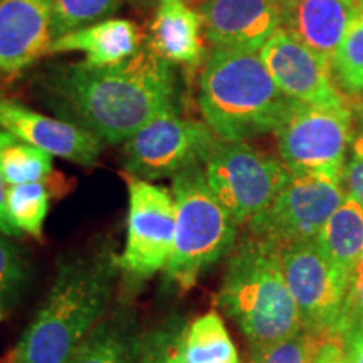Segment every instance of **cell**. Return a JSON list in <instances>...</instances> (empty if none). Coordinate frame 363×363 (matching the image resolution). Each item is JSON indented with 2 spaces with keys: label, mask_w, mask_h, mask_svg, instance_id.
Masks as SVG:
<instances>
[{
  "label": "cell",
  "mask_w": 363,
  "mask_h": 363,
  "mask_svg": "<svg viewBox=\"0 0 363 363\" xmlns=\"http://www.w3.org/2000/svg\"><path fill=\"white\" fill-rule=\"evenodd\" d=\"M175 199L174 247L163 267L167 286L185 293L201 276L235 246L238 224L208 187L203 167L184 170L172 179Z\"/></svg>",
  "instance_id": "cell-5"
},
{
  "label": "cell",
  "mask_w": 363,
  "mask_h": 363,
  "mask_svg": "<svg viewBox=\"0 0 363 363\" xmlns=\"http://www.w3.org/2000/svg\"><path fill=\"white\" fill-rule=\"evenodd\" d=\"M360 9L363 6L355 0H283L281 27L333 61L345 30Z\"/></svg>",
  "instance_id": "cell-16"
},
{
  "label": "cell",
  "mask_w": 363,
  "mask_h": 363,
  "mask_svg": "<svg viewBox=\"0 0 363 363\" xmlns=\"http://www.w3.org/2000/svg\"><path fill=\"white\" fill-rule=\"evenodd\" d=\"M0 2H2V0H0Z\"/></svg>",
  "instance_id": "cell-40"
},
{
  "label": "cell",
  "mask_w": 363,
  "mask_h": 363,
  "mask_svg": "<svg viewBox=\"0 0 363 363\" xmlns=\"http://www.w3.org/2000/svg\"><path fill=\"white\" fill-rule=\"evenodd\" d=\"M342 340L345 343V350H347L348 362L363 363V325L348 330L347 333L342 335Z\"/></svg>",
  "instance_id": "cell-33"
},
{
  "label": "cell",
  "mask_w": 363,
  "mask_h": 363,
  "mask_svg": "<svg viewBox=\"0 0 363 363\" xmlns=\"http://www.w3.org/2000/svg\"><path fill=\"white\" fill-rule=\"evenodd\" d=\"M16 140H17L16 136L0 128V150L6 148L7 145L13 143ZM6 194H7V185H6V180H4L2 170H0V233L9 235V238L12 239H22L24 238V233H22L21 229H17V227L13 225V222L11 220V217H9L7 206H6Z\"/></svg>",
  "instance_id": "cell-30"
},
{
  "label": "cell",
  "mask_w": 363,
  "mask_h": 363,
  "mask_svg": "<svg viewBox=\"0 0 363 363\" xmlns=\"http://www.w3.org/2000/svg\"><path fill=\"white\" fill-rule=\"evenodd\" d=\"M59 84L78 125L103 143H125L153 118L175 108L172 65L148 45L116 66L74 65Z\"/></svg>",
  "instance_id": "cell-1"
},
{
  "label": "cell",
  "mask_w": 363,
  "mask_h": 363,
  "mask_svg": "<svg viewBox=\"0 0 363 363\" xmlns=\"http://www.w3.org/2000/svg\"><path fill=\"white\" fill-rule=\"evenodd\" d=\"M140 33L128 19H104L81 29L71 30L54 39L48 54L83 52L84 66L108 67L133 56L140 51Z\"/></svg>",
  "instance_id": "cell-18"
},
{
  "label": "cell",
  "mask_w": 363,
  "mask_h": 363,
  "mask_svg": "<svg viewBox=\"0 0 363 363\" xmlns=\"http://www.w3.org/2000/svg\"><path fill=\"white\" fill-rule=\"evenodd\" d=\"M315 244L331 266L352 279L363 252V208L353 199H345L326 220Z\"/></svg>",
  "instance_id": "cell-20"
},
{
  "label": "cell",
  "mask_w": 363,
  "mask_h": 363,
  "mask_svg": "<svg viewBox=\"0 0 363 363\" xmlns=\"http://www.w3.org/2000/svg\"><path fill=\"white\" fill-rule=\"evenodd\" d=\"M281 266L303 328L325 338L335 335L352 279L325 259L315 240L284 249Z\"/></svg>",
  "instance_id": "cell-11"
},
{
  "label": "cell",
  "mask_w": 363,
  "mask_h": 363,
  "mask_svg": "<svg viewBox=\"0 0 363 363\" xmlns=\"http://www.w3.org/2000/svg\"><path fill=\"white\" fill-rule=\"evenodd\" d=\"M345 201L342 185L320 177L289 174L278 197L247 224V234L276 251L313 242Z\"/></svg>",
  "instance_id": "cell-9"
},
{
  "label": "cell",
  "mask_w": 363,
  "mask_h": 363,
  "mask_svg": "<svg viewBox=\"0 0 363 363\" xmlns=\"http://www.w3.org/2000/svg\"><path fill=\"white\" fill-rule=\"evenodd\" d=\"M52 39V0H2L0 79L13 78L48 54Z\"/></svg>",
  "instance_id": "cell-15"
},
{
  "label": "cell",
  "mask_w": 363,
  "mask_h": 363,
  "mask_svg": "<svg viewBox=\"0 0 363 363\" xmlns=\"http://www.w3.org/2000/svg\"><path fill=\"white\" fill-rule=\"evenodd\" d=\"M120 274L110 249L78 254L59 262L48 296L13 348V363H66L106 318Z\"/></svg>",
  "instance_id": "cell-2"
},
{
  "label": "cell",
  "mask_w": 363,
  "mask_h": 363,
  "mask_svg": "<svg viewBox=\"0 0 363 363\" xmlns=\"http://www.w3.org/2000/svg\"><path fill=\"white\" fill-rule=\"evenodd\" d=\"M185 363H240L238 348L217 311L199 316L185 330Z\"/></svg>",
  "instance_id": "cell-21"
},
{
  "label": "cell",
  "mask_w": 363,
  "mask_h": 363,
  "mask_svg": "<svg viewBox=\"0 0 363 363\" xmlns=\"http://www.w3.org/2000/svg\"><path fill=\"white\" fill-rule=\"evenodd\" d=\"M217 303L235 321L252 350L303 330L281 252L249 234L229 254Z\"/></svg>",
  "instance_id": "cell-4"
},
{
  "label": "cell",
  "mask_w": 363,
  "mask_h": 363,
  "mask_svg": "<svg viewBox=\"0 0 363 363\" xmlns=\"http://www.w3.org/2000/svg\"><path fill=\"white\" fill-rule=\"evenodd\" d=\"M49 201H51V192H49L45 182L7 187L6 206L9 217L17 229L35 239H43Z\"/></svg>",
  "instance_id": "cell-22"
},
{
  "label": "cell",
  "mask_w": 363,
  "mask_h": 363,
  "mask_svg": "<svg viewBox=\"0 0 363 363\" xmlns=\"http://www.w3.org/2000/svg\"><path fill=\"white\" fill-rule=\"evenodd\" d=\"M219 140L206 121L182 118L172 108L126 140L121 148L123 167L126 174L142 180L174 179L203 165Z\"/></svg>",
  "instance_id": "cell-8"
},
{
  "label": "cell",
  "mask_w": 363,
  "mask_h": 363,
  "mask_svg": "<svg viewBox=\"0 0 363 363\" xmlns=\"http://www.w3.org/2000/svg\"><path fill=\"white\" fill-rule=\"evenodd\" d=\"M360 272H363V252H362L360 259H358V264H357V267H355V272H353V276L360 274ZM353 276H352V278H353Z\"/></svg>",
  "instance_id": "cell-36"
},
{
  "label": "cell",
  "mask_w": 363,
  "mask_h": 363,
  "mask_svg": "<svg viewBox=\"0 0 363 363\" xmlns=\"http://www.w3.org/2000/svg\"><path fill=\"white\" fill-rule=\"evenodd\" d=\"M52 155L21 140L0 150V170L7 187L45 182L52 175Z\"/></svg>",
  "instance_id": "cell-23"
},
{
  "label": "cell",
  "mask_w": 363,
  "mask_h": 363,
  "mask_svg": "<svg viewBox=\"0 0 363 363\" xmlns=\"http://www.w3.org/2000/svg\"><path fill=\"white\" fill-rule=\"evenodd\" d=\"M30 281V266L24 249L0 233V308L19 301Z\"/></svg>",
  "instance_id": "cell-26"
},
{
  "label": "cell",
  "mask_w": 363,
  "mask_h": 363,
  "mask_svg": "<svg viewBox=\"0 0 363 363\" xmlns=\"http://www.w3.org/2000/svg\"><path fill=\"white\" fill-rule=\"evenodd\" d=\"M140 338L126 313H113L89 331L66 363H140Z\"/></svg>",
  "instance_id": "cell-19"
},
{
  "label": "cell",
  "mask_w": 363,
  "mask_h": 363,
  "mask_svg": "<svg viewBox=\"0 0 363 363\" xmlns=\"http://www.w3.org/2000/svg\"><path fill=\"white\" fill-rule=\"evenodd\" d=\"M203 39L201 12L182 0H160L147 44L158 57L170 65H201Z\"/></svg>",
  "instance_id": "cell-17"
},
{
  "label": "cell",
  "mask_w": 363,
  "mask_h": 363,
  "mask_svg": "<svg viewBox=\"0 0 363 363\" xmlns=\"http://www.w3.org/2000/svg\"><path fill=\"white\" fill-rule=\"evenodd\" d=\"M0 321H2V308H0Z\"/></svg>",
  "instance_id": "cell-39"
},
{
  "label": "cell",
  "mask_w": 363,
  "mask_h": 363,
  "mask_svg": "<svg viewBox=\"0 0 363 363\" xmlns=\"http://www.w3.org/2000/svg\"><path fill=\"white\" fill-rule=\"evenodd\" d=\"M333 69L345 89L350 93L363 91V9L353 16L345 30L333 56Z\"/></svg>",
  "instance_id": "cell-24"
},
{
  "label": "cell",
  "mask_w": 363,
  "mask_h": 363,
  "mask_svg": "<svg viewBox=\"0 0 363 363\" xmlns=\"http://www.w3.org/2000/svg\"><path fill=\"white\" fill-rule=\"evenodd\" d=\"M353 153H358V155L363 157V133L353 143Z\"/></svg>",
  "instance_id": "cell-34"
},
{
  "label": "cell",
  "mask_w": 363,
  "mask_h": 363,
  "mask_svg": "<svg viewBox=\"0 0 363 363\" xmlns=\"http://www.w3.org/2000/svg\"><path fill=\"white\" fill-rule=\"evenodd\" d=\"M363 325V272L355 274L352 278L350 288H348L347 299L340 315L337 331L335 335L342 337L348 330L355 328V326Z\"/></svg>",
  "instance_id": "cell-29"
},
{
  "label": "cell",
  "mask_w": 363,
  "mask_h": 363,
  "mask_svg": "<svg viewBox=\"0 0 363 363\" xmlns=\"http://www.w3.org/2000/svg\"><path fill=\"white\" fill-rule=\"evenodd\" d=\"M293 103L274 83L259 51L216 49L199 76L203 120L227 142L276 133Z\"/></svg>",
  "instance_id": "cell-3"
},
{
  "label": "cell",
  "mask_w": 363,
  "mask_h": 363,
  "mask_svg": "<svg viewBox=\"0 0 363 363\" xmlns=\"http://www.w3.org/2000/svg\"><path fill=\"white\" fill-rule=\"evenodd\" d=\"M128 201L126 239L118 267L128 283H143L169 261L175 238V199L172 190L131 177Z\"/></svg>",
  "instance_id": "cell-10"
},
{
  "label": "cell",
  "mask_w": 363,
  "mask_h": 363,
  "mask_svg": "<svg viewBox=\"0 0 363 363\" xmlns=\"http://www.w3.org/2000/svg\"><path fill=\"white\" fill-rule=\"evenodd\" d=\"M259 54L286 96L311 106H347L335 86L333 61L299 43L283 27L267 39Z\"/></svg>",
  "instance_id": "cell-12"
},
{
  "label": "cell",
  "mask_w": 363,
  "mask_h": 363,
  "mask_svg": "<svg viewBox=\"0 0 363 363\" xmlns=\"http://www.w3.org/2000/svg\"><path fill=\"white\" fill-rule=\"evenodd\" d=\"M0 363H13V350H12L11 353H9V355H7L6 358H4V360L0 362Z\"/></svg>",
  "instance_id": "cell-37"
},
{
  "label": "cell",
  "mask_w": 363,
  "mask_h": 363,
  "mask_svg": "<svg viewBox=\"0 0 363 363\" xmlns=\"http://www.w3.org/2000/svg\"><path fill=\"white\" fill-rule=\"evenodd\" d=\"M355 2L360 4V6H363V0H355Z\"/></svg>",
  "instance_id": "cell-38"
},
{
  "label": "cell",
  "mask_w": 363,
  "mask_h": 363,
  "mask_svg": "<svg viewBox=\"0 0 363 363\" xmlns=\"http://www.w3.org/2000/svg\"><path fill=\"white\" fill-rule=\"evenodd\" d=\"M0 128L21 142L86 169L96 165L103 150L101 140L78 123L56 120L4 96H0Z\"/></svg>",
  "instance_id": "cell-13"
},
{
  "label": "cell",
  "mask_w": 363,
  "mask_h": 363,
  "mask_svg": "<svg viewBox=\"0 0 363 363\" xmlns=\"http://www.w3.org/2000/svg\"><path fill=\"white\" fill-rule=\"evenodd\" d=\"M283 0H207L201 7L203 38L216 49L261 51L281 27Z\"/></svg>",
  "instance_id": "cell-14"
},
{
  "label": "cell",
  "mask_w": 363,
  "mask_h": 363,
  "mask_svg": "<svg viewBox=\"0 0 363 363\" xmlns=\"http://www.w3.org/2000/svg\"><path fill=\"white\" fill-rule=\"evenodd\" d=\"M182 2H185L187 4V6H190V7H194V6H203V4L207 2V0H182Z\"/></svg>",
  "instance_id": "cell-35"
},
{
  "label": "cell",
  "mask_w": 363,
  "mask_h": 363,
  "mask_svg": "<svg viewBox=\"0 0 363 363\" xmlns=\"http://www.w3.org/2000/svg\"><path fill=\"white\" fill-rule=\"evenodd\" d=\"M313 363H350L348 362L345 343L340 335H331L321 343Z\"/></svg>",
  "instance_id": "cell-32"
},
{
  "label": "cell",
  "mask_w": 363,
  "mask_h": 363,
  "mask_svg": "<svg viewBox=\"0 0 363 363\" xmlns=\"http://www.w3.org/2000/svg\"><path fill=\"white\" fill-rule=\"evenodd\" d=\"M187 325L172 318L157 328L142 333L140 363H185L184 340Z\"/></svg>",
  "instance_id": "cell-27"
},
{
  "label": "cell",
  "mask_w": 363,
  "mask_h": 363,
  "mask_svg": "<svg viewBox=\"0 0 363 363\" xmlns=\"http://www.w3.org/2000/svg\"><path fill=\"white\" fill-rule=\"evenodd\" d=\"M281 160L289 174L320 177L342 185L352 140V113L294 101L276 130Z\"/></svg>",
  "instance_id": "cell-7"
},
{
  "label": "cell",
  "mask_w": 363,
  "mask_h": 363,
  "mask_svg": "<svg viewBox=\"0 0 363 363\" xmlns=\"http://www.w3.org/2000/svg\"><path fill=\"white\" fill-rule=\"evenodd\" d=\"M120 2L121 0H52L54 39L108 19Z\"/></svg>",
  "instance_id": "cell-25"
},
{
  "label": "cell",
  "mask_w": 363,
  "mask_h": 363,
  "mask_svg": "<svg viewBox=\"0 0 363 363\" xmlns=\"http://www.w3.org/2000/svg\"><path fill=\"white\" fill-rule=\"evenodd\" d=\"M325 337L303 328L281 342L254 348L251 363H313Z\"/></svg>",
  "instance_id": "cell-28"
},
{
  "label": "cell",
  "mask_w": 363,
  "mask_h": 363,
  "mask_svg": "<svg viewBox=\"0 0 363 363\" xmlns=\"http://www.w3.org/2000/svg\"><path fill=\"white\" fill-rule=\"evenodd\" d=\"M345 184L348 187V197L353 199L363 208V157L353 153L350 162L343 170Z\"/></svg>",
  "instance_id": "cell-31"
},
{
  "label": "cell",
  "mask_w": 363,
  "mask_h": 363,
  "mask_svg": "<svg viewBox=\"0 0 363 363\" xmlns=\"http://www.w3.org/2000/svg\"><path fill=\"white\" fill-rule=\"evenodd\" d=\"M202 167L212 194L238 225H247L264 212L289 179L283 162L247 142L222 138Z\"/></svg>",
  "instance_id": "cell-6"
}]
</instances>
